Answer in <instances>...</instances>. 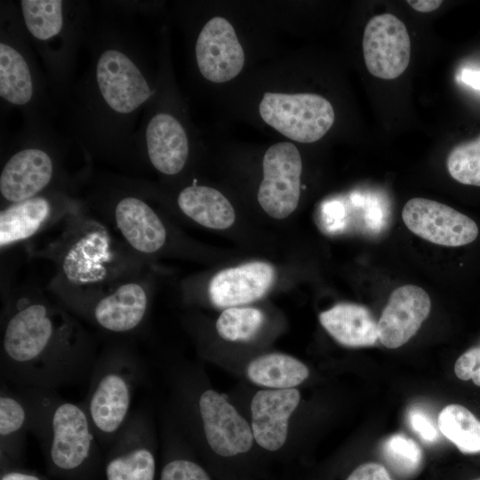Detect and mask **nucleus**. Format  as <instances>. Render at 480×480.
Returning a JSON list of instances; mask_svg holds the SVG:
<instances>
[{
  "instance_id": "f257e3e1",
  "label": "nucleus",
  "mask_w": 480,
  "mask_h": 480,
  "mask_svg": "<svg viewBox=\"0 0 480 480\" xmlns=\"http://www.w3.org/2000/svg\"><path fill=\"white\" fill-rule=\"evenodd\" d=\"M57 325L42 303L19 308L8 318L2 340L1 375L21 388L52 390L91 375L93 364Z\"/></svg>"
},
{
  "instance_id": "f03ea898",
  "label": "nucleus",
  "mask_w": 480,
  "mask_h": 480,
  "mask_svg": "<svg viewBox=\"0 0 480 480\" xmlns=\"http://www.w3.org/2000/svg\"><path fill=\"white\" fill-rule=\"evenodd\" d=\"M30 409V431L41 441L53 467L81 468L97 447V436L84 407L65 401L52 390L22 388Z\"/></svg>"
},
{
  "instance_id": "7ed1b4c3",
  "label": "nucleus",
  "mask_w": 480,
  "mask_h": 480,
  "mask_svg": "<svg viewBox=\"0 0 480 480\" xmlns=\"http://www.w3.org/2000/svg\"><path fill=\"white\" fill-rule=\"evenodd\" d=\"M140 366L127 357H107L94 364L83 404L99 442L112 444L131 417Z\"/></svg>"
},
{
  "instance_id": "20e7f679",
  "label": "nucleus",
  "mask_w": 480,
  "mask_h": 480,
  "mask_svg": "<svg viewBox=\"0 0 480 480\" xmlns=\"http://www.w3.org/2000/svg\"><path fill=\"white\" fill-rule=\"evenodd\" d=\"M259 110L266 124L301 143L320 140L335 118L330 101L314 93L265 92Z\"/></svg>"
},
{
  "instance_id": "39448f33",
  "label": "nucleus",
  "mask_w": 480,
  "mask_h": 480,
  "mask_svg": "<svg viewBox=\"0 0 480 480\" xmlns=\"http://www.w3.org/2000/svg\"><path fill=\"white\" fill-rule=\"evenodd\" d=\"M262 169L258 202L272 218L284 219L296 209L300 200V154L292 143H276L264 154Z\"/></svg>"
},
{
  "instance_id": "423d86ee",
  "label": "nucleus",
  "mask_w": 480,
  "mask_h": 480,
  "mask_svg": "<svg viewBox=\"0 0 480 480\" xmlns=\"http://www.w3.org/2000/svg\"><path fill=\"white\" fill-rule=\"evenodd\" d=\"M96 83L106 105L120 115L132 114L153 95L140 68L116 48L106 49L99 56Z\"/></svg>"
},
{
  "instance_id": "0eeeda50",
  "label": "nucleus",
  "mask_w": 480,
  "mask_h": 480,
  "mask_svg": "<svg viewBox=\"0 0 480 480\" xmlns=\"http://www.w3.org/2000/svg\"><path fill=\"white\" fill-rule=\"evenodd\" d=\"M402 219L411 232L438 245L462 246L478 236V227L471 218L427 198L410 199L403 208Z\"/></svg>"
},
{
  "instance_id": "6e6552de",
  "label": "nucleus",
  "mask_w": 480,
  "mask_h": 480,
  "mask_svg": "<svg viewBox=\"0 0 480 480\" xmlns=\"http://www.w3.org/2000/svg\"><path fill=\"white\" fill-rule=\"evenodd\" d=\"M362 46L367 70L376 77L395 79L409 65L410 36L404 22L393 14H380L367 22Z\"/></svg>"
},
{
  "instance_id": "1a4fd4ad",
  "label": "nucleus",
  "mask_w": 480,
  "mask_h": 480,
  "mask_svg": "<svg viewBox=\"0 0 480 480\" xmlns=\"http://www.w3.org/2000/svg\"><path fill=\"white\" fill-rule=\"evenodd\" d=\"M197 406L205 439L215 453L229 457L252 448V428L223 396L212 389L205 390Z\"/></svg>"
},
{
  "instance_id": "9d476101",
  "label": "nucleus",
  "mask_w": 480,
  "mask_h": 480,
  "mask_svg": "<svg viewBox=\"0 0 480 480\" xmlns=\"http://www.w3.org/2000/svg\"><path fill=\"white\" fill-rule=\"evenodd\" d=\"M196 59L202 76L213 83L236 77L244 64V52L233 26L213 17L201 29L196 43Z\"/></svg>"
},
{
  "instance_id": "9b49d317",
  "label": "nucleus",
  "mask_w": 480,
  "mask_h": 480,
  "mask_svg": "<svg viewBox=\"0 0 480 480\" xmlns=\"http://www.w3.org/2000/svg\"><path fill=\"white\" fill-rule=\"evenodd\" d=\"M430 309V298L421 287L395 289L377 323L379 340L388 348H400L416 334Z\"/></svg>"
},
{
  "instance_id": "f8f14e48",
  "label": "nucleus",
  "mask_w": 480,
  "mask_h": 480,
  "mask_svg": "<svg viewBox=\"0 0 480 480\" xmlns=\"http://www.w3.org/2000/svg\"><path fill=\"white\" fill-rule=\"evenodd\" d=\"M145 420L136 412L118 434L107 462V480H154L156 460L148 445Z\"/></svg>"
},
{
  "instance_id": "ddd939ff",
  "label": "nucleus",
  "mask_w": 480,
  "mask_h": 480,
  "mask_svg": "<svg viewBox=\"0 0 480 480\" xmlns=\"http://www.w3.org/2000/svg\"><path fill=\"white\" fill-rule=\"evenodd\" d=\"M276 279L269 263L252 261L217 273L209 284V296L218 308H232L262 298Z\"/></svg>"
},
{
  "instance_id": "4468645a",
  "label": "nucleus",
  "mask_w": 480,
  "mask_h": 480,
  "mask_svg": "<svg viewBox=\"0 0 480 480\" xmlns=\"http://www.w3.org/2000/svg\"><path fill=\"white\" fill-rule=\"evenodd\" d=\"M300 398L295 388L260 390L254 395L251 404L252 430L260 447L273 452L284 444L288 420Z\"/></svg>"
},
{
  "instance_id": "2eb2a0df",
  "label": "nucleus",
  "mask_w": 480,
  "mask_h": 480,
  "mask_svg": "<svg viewBox=\"0 0 480 480\" xmlns=\"http://www.w3.org/2000/svg\"><path fill=\"white\" fill-rule=\"evenodd\" d=\"M53 162L39 148H26L5 163L0 174V193L11 203H20L35 197L52 180Z\"/></svg>"
},
{
  "instance_id": "dca6fc26",
  "label": "nucleus",
  "mask_w": 480,
  "mask_h": 480,
  "mask_svg": "<svg viewBox=\"0 0 480 480\" xmlns=\"http://www.w3.org/2000/svg\"><path fill=\"white\" fill-rule=\"evenodd\" d=\"M146 144L149 160L160 172L179 173L188 156V140L181 124L172 115L158 113L146 128Z\"/></svg>"
},
{
  "instance_id": "f3484780",
  "label": "nucleus",
  "mask_w": 480,
  "mask_h": 480,
  "mask_svg": "<svg viewBox=\"0 0 480 480\" xmlns=\"http://www.w3.org/2000/svg\"><path fill=\"white\" fill-rule=\"evenodd\" d=\"M115 219L124 237L138 252L153 253L165 243L164 224L140 198L127 196L121 199L116 206Z\"/></svg>"
},
{
  "instance_id": "a211bd4d",
  "label": "nucleus",
  "mask_w": 480,
  "mask_h": 480,
  "mask_svg": "<svg viewBox=\"0 0 480 480\" xmlns=\"http://www.w3.org/2000/svg\"><path fill=\"white\" fill-rule=\"evenodd\" d=\"M147 307L144 289L136 283H128L101 298L95 304L92 316L96 323L107 331L127 332L140 325Z\"/></svg>"
},
{
  "instance_id": "6ab92c4d",
  "label": "nucleus",
  "mask_w": 480,
  "mask_h": 480,
  "mask_svg": "<svg viewBox=\"0 0 480 480\" xmlns=\"http://www.w3.org/2000/svg\"><path fill=\"white\" fill-rule=\"evenodd\" d=\"M323 327L347 347L372 346L379 340L377 323L371 311L355 303H339L319 315Z\"/></svg>"
},
{
  "instance_id": "aec40b11",
  "label": "nucleus",
  "mask_w": 480,
  "mask_h": 480,
  "mask_svg": "<svg viewBox=\"0 0 480 480\" xmlns=\"http://www.w3.org/2000/svg\"><path fill=\"white\" fill-rule=\"evenodd\" d=\"M178 204L184 214L209 228H228L236 219L234 208L227 197L206 186L185 188L178 196Z\"/></svg>"
},
{
  "instance_id": "412c9836",
  "label": "nucleus",
  "mask_w": 480,
  "mask_h": 480,
  "mask_svg": "<svg viewBox=\"0 0 480 480\" xmlns=\"http://www.w3.org/2000/svg\"><path fill=\"white\" fill-rule=\"evenodd\" d=\"M250 380L273 389H287L302 383L309 374L300 360L285 355L272 353L252 360L246 369Z\"/></svg>"
},
{
  "instance_id": "4be33fe9",
  "label": "nucleus",
  "mask_w": 480,
  "mask_h": 480,
  "mask_svg": "<svg viewBox=\"0 0 480 480\" xmlns=\"http://www.w3.org/2000/svg\"><path fill=\"white\" fill-rule=\"evenodd\" d=\"M32 74L22 53L4 41L0 43V96L6 102L22 106L33 97Z\"/></svg>"
},
{
  "instance_id": "5701e85b",
  "label": "nucleus",
  "mask_w": 480,
  "mask_h": 480,
  "mask_svg": "<svg viewBox=\"0 0 480 480\" xmlns=\"http://www.w3.org/2000/svg\"><path fill=\"white\" fill-rule=\"evenodd\" d=\"M49 202L32 197L17 203L0 213V245L6 246L34 235L48 218Z\"/></svg>"
},
{
  "instance_id": "b1692460",
  "label": "nucleus",
  "mask_w": 480,
  "mask_h": 480,
  "mask_svg": "<svg viewBox=\"0 0 480 480\" xmlns=\"http://www.w3.org/2000/svg\"><path fill=\"white\" fill-rule=\"evenodd\" d=\"M30 409L23 392L18 394L5 386L0 394L1 453L10 455L21 449L30 431Z\"/></svg>"
},
{
  "instance_id": "393cba45",
  "label": "nucleus",
  "mask_w": 480,
  "mask_h": 480,
  "mask_svg": "<svg viewBox=\"0 0 480 480\" xmlns=\"http://www.w3.org/2000/svg\"><path fill=\"white\" fill-rule=\"evenodd\" d=\"M108 257V244L102 234H88L77 241L64 260L67 276L76 283H86L101 276Z\"/></svg>"
},
{
  "instance_id": "a878e982",
  "label": "nucleus",
  "mask_w": 480,
  "mask_h": 480,
  "mask_svg": "<svg viewBox=\"0 0 480 480\" xmlns=\"http://www.w3.org/2000/svg\"><path fill=\"white\" fill-rule=\"evenodd\" d=\"M438 428L461 452H480V420L466 407L445 406L438 415Z\"/></svg>"
},
{
  "instance_id": "bb28decb",
  "label": "nucleus",
  "mask_w": 480,
  "mask_h": 480,
  "mask_svg": "<svg viewBox=\"0 0 480 480\" xmlns=\"http://www.w3.org/2000/svg\"><path fill=\"white\" fill-rule=\"evenodd\" d=\"M20 6L25 25L34 38L47 41L61 32L64 25L62 1L23 0Z\"/></svg>"
},
{
  "instance_id": "cd10ccee",
  "label": "nucleus",
  "mask_w": 480,
  "mask_h": 480,
  "mask_svg": "<svg viewBox=\"0 0 480 480\" xmlns=\"http://www.w3.org/2000/svg\"><path fill=\"white\" fill-rule=\"evenodd\" d=\"M264 322L263 313L255 308H226L216 323L218 334L229 341H247L260 331Z\"/></svg>"
},
{
  "instance_id": "c85d7f7f",
  "label": "nucleus",
  "mask_w": 480,
  "mask_h": 480,
  "mask_svg": "<svg viewBox=\"0 0 480 480\" xmlns=\"http://www.w3.org/2000/svg\"><path fill=\"white\" fill-rule=\"evenodd\" d=\"M446 165L458 182L480 187V136L456 145L447 156Z\"/></svg>"
},
{
  "instance_id": "c756f323",
  "label": "nucleus",
  "mask_w": 480,
  "mask_h": 480,
  "mask_svg": "<svg viewBox=\"0 0 480 480\" xmlns=\"http://www.w3.org/2000/svg\"><path fill=\"white\" fill-rule=\"evenodd\" d=\"M385 460L396 473L411 476L418 471L422 452L419 445L403 435H394L382 446Z\"/></svg>"
},
{
  "instance_id": "7c9ffc66",
  "label": "nucleus",
  "mask_w": 480,
  "mask_h": 480,
  "mask_svg": "<svg viewBox=\"0 0 480 480\" xmlns=\"http://www.w3.org/2000/svg\"><path fill=\"white\" fill-rule=\"evenodd\" d=\"M160 480H211L198 464L184 459L173 460L163 468Z\"/></svg>"
},
{
  "instance_id": "2f4dec72",
  "label": "nucleus",
  "mask_w": 480,
  "mask_h": 480,
  "mask_svg": "<svg viewBox=\"0 0 480 480\" xmlns=\"http://www.w3.org/2000/svg\"><path fill=\"white\" fill-rule=\"evenodd\" d=\"M454 372L460 380H472L475 385L480 387V347L463 353L455 362Z\"/></svg>"
},
{
  "instance_id": "473e14b6",
  "label": "nucleus",
  "mask_w": 480,
  "mask_h": 480,
  "mask_svg": "<svg viewBox=\"0 0 480 480\" xmlns=\"http://www.w3.org/2000/svg\"><path fill=\"white\" fill-rule=\"evenodd\" d=\"M409 420L412 428L428 442H433L437 437V432L430 419L421 411L414 410L410 412Z\"/></svg>"
},
{
  "instance_id": "72a5a7b5",
  "label": "nucleus",
  "mask_w": 480,
  "mask_h": 480,
  "mask_svg": "<svg viewBox=\"0 0 480 480\" xmlns=\"http://www.w3.org/2000/svg\"><path fill=\"white\" fill-rule=\"evenodd\" d=\"M347 480H393V478L382 465L368 462L358 466Z\"/></svg>"
},
{
  "instance_id": "f704fd0d",
  "label": "nucleus",
  "mask_w": 480,
  "mask_h": 480,
  "mask_svg": "<svg viewBox=\"0 0 480 480\" xmlns=\"http://www.w3.org/2000/svg\"><path fill=\"white\" fill-rule=\"evenodd\" d=\"M407 3L415 10L420 12H430L440 7L441 0H409Z\"/></svg>"
},
{
  "instance_id": "c9c22d12",
  "label": "nucleus",
  "mask_w": 480,
  "mask_h": 480,
  "mask_svg": "<svg viewBox=\"0 0 480 480\" xmlns=\"http://www.w3.org/2000/svg\"><path fill=\"white\" fill-rule=\"evenodd\" d=\"M1 480H41L38 476L21 471H8L1 476Z\"/></svg>"
},
{
  "instance_id": "e433bc0d",
  "label": "nucleus",
  "mask_w": 480,
  "mask_h": 480,
  "mask_svg": "<svg viewBox=\"0 0 480 480\" xmlns=\"http://www.w3.org/2000/svg\"><path fill=\"white\" fill-rule=\"evenodd\" d=\"M462 79L465 83L480 90V73L465 70L462 74Z\"/></svg>"
},
{
  "instance_id": "4c0bfd02",
  "label": "nucleus",
  "mask_w": 480,
  "mask_h": 480,
  "mask_svg": "<svg viewBox=\"0 0 480 480\" xmlns=\"http://www.w3.org/2000/svg\"><path fill=\"white\" fill-rule=\"evenodd\" d=\"M473 480H480V478L473 479Z\"/></svg>"
}]
</instances>
